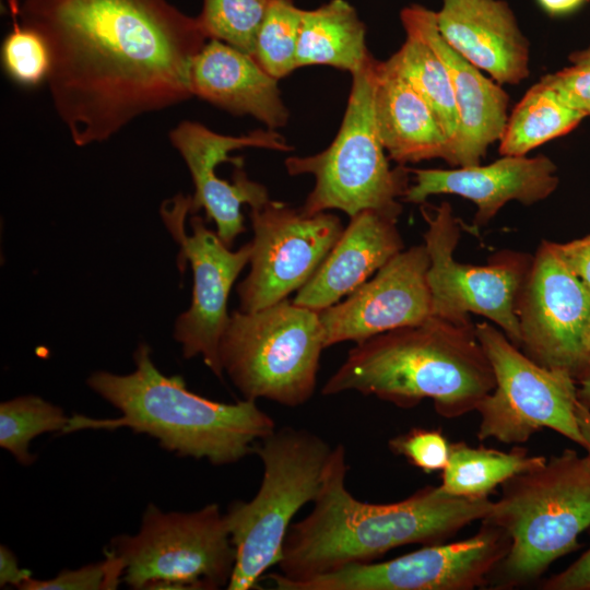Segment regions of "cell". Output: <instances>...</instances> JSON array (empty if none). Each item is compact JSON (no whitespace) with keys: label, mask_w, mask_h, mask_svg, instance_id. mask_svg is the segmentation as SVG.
I'll list each match as a JSON object with an SVG mask.
<instances>
[{"label":"cell","mask_w":590,"mask_h":590,"mask_svg":"<svg viewBox=\"0 0 590 590\" xmlns=\"http://www.w3.org/2000/svg\"><path fill=\"white\" fill-rule=\"evenodd\" d=\"M545 460L546 457L530 455L521 447L502 451L458 441L450 444V456L441 471L440 486L457 496L487 497L497 485L542 464Z\"/></svg>","instance_id":"d4e9b609"},{"label":"cell","mask_w":590,"mask_h":590,"mask_svg":"<svg viewBox=\"0 0 590 590\" xmlns=\"http://www.w3.org/2000/svg\"><path fill=\"white\" fill-rule=\"evenodd\" d=\"M323 349L319 311L286 298L255 311H233L219 355L244 399L294 408L312 397Z\"/></svg>","instance_id":"52a82bcc"},{"label":"cell","mask_w":590,"mask_h":590,"mask_svg":"<svg viewBox=\"0 0 590 590\" xmlns=\"http://www.w3.org/2000/svg\"><path fill=\"white\" fill-rule=\"evenodd\" d=\"M578 401L590 410V362L576 378Z\"/></svg>","instance_id":"f35d334b"},{"label":"cell","mask_w":590,"mask_h":590,"mask_svg":"<svg viewBox=\"0 0 590 590\" xmlns=\"http://www.w3.org/2000/svg\"><path fill=\"white\" fill-rule=\"evenodd\" d=\"M500 486L482 521L502 528L510 547L487 586L514 589L536 581L579 548L580 534L590 529V456L564 449Z\"/></svg>","instance_id":"5b68a950"},{"label":"cell","mask_w":590,"mask_h":590,"mask_svg":"<svg viewBox=\"0 0 590 590\" xmlns=\"http://www.w3.org/2000/svg\"><path fill=\"white\" fill-rule=\"evenodd\" d=\"M191 175L194 193L190 214L201 209L213 221L223 243L232 247L246 231L241 206L258 209L269 200L267 188L248 178L244 160L229 153L245 148L287 152L293 146L275 130H255L239 137L221 134L196 121H181L169 133Z\"/></svg>","instance_id":"2e32d148"},{"label":"cell","mask_w":590,"mask_h":590,"mask_svg":"<svg viewBox=\"0 0 590 590\" xmlns=\"http://www.w3.org/2000/svg\"><path fill=\"white\" fill-rule=\"evenodd\" d=\"M109 551L122 562V580L135 590L226 588L236 562L217 504L192 512L149 505L139 532L115 536Z\"/></svg>","instance_id":"9c48e42d"},{"label":"cell","mask_w":590,"mask_h":590,"mask_svg":"<svg viewBox=\"0 0 590 590\" xmlns=\"http://www.w3.org/2000/svg\"><path fill=\"white\" fill-rule=\"evenodd\" d=\"M13 27L1 47L5 73L23 86H35L47 80L51 58L45 38L35 30L17 21V2L9 0Z\"/></svg>","instance_id":"4dcf8cb0"},{"label":"cell","mask_w":590,"mask_h":590,"mask_svg":"<svg viewBox=\"0 0 590 590\" xmlns=\"http://www.w3.org/2000/svg\"><path fill=\"white\" fill-rule=\"evenodd\" d=\"M374 58L366 46V27L346 0H330L303 10L296 67L330 66L354 74Z\"/></svg>","instance_id":"cb8c5ba5"},{"label":"cell","mask_w":590,"mask_h":590,"mask_svg":"<svg viewBox=\"0 0 590 590\" xmlns=\"http://www.w3.org/2000/svg\"><path fill=\"white\" fill-rule=\"evenodd\" d=\"M421 212L427 223L424 245L430 259L427 282L433 316L456 324H470V312L484 316L519 347L516 299L522 284V262L507 259L484 267L460 263L453 257L460 226L450 204L442 202L432 211L422 205Z\"/></svg>","instance_id":"4fadbf2b"},{"label":"cell","mask_w":590,"mask_h":590,"mask_svg":"<svg viewBox=\"0 0 590 590\" xmlns=\"http://www.w3.org/2000/svg\"><path fill=\"white\" fill-rule=\"evenodd\" d=\"M17 13L48 45L50 97L78 146L193 96L191 66L209 38L167 0H24Z\"/></svg>","instance_id":"6da1fadb"},{"label":"cell","mask_w":590,"mask_h":590,"mask_svg":"<svg viewBox=\"0 0 590 590\" xmlns=\"http://www.w3.org/2000/svg\"><path fill=\"white\" fill-rule=\"evenodd\" d=\"M475 334L495 377L494 389L475 410L477 438L523 444L548 428L585 449L576 416V379L565 370L538 364L487 322L477 323Z\"/></svg>","instance_id":"30bf717a"},{"label":"cell","mask_w":590,"mask_h":590,"mask_svg":"<svg viewBox=\"0 0 590 590\" xmlns=\"http://www.w3.org/2000/svg\"><path fill=\"white\" fill-rule=\"evenodd\" d=\"M517 312L524 354L576 379L590 362V294L555 243L540 246Z\"/></svg>","instance_id":"9a60e30c"},{"label":"cell","mask_w":590,"mask_h":590,"mask_svg":"<svg viewBox=\"0 0 590 590\" xmlns=\"http://www.w3.org/2000/svg\"><path fill=\"white\" fill-rule=\"evenodd\" d=\"M400 19L406 35L405 42L387 62L404 76L430 106L450 142L452 156L459 116L449 73L414 23L401 15Z\"/></svg>","instance_id":"484cf974"},{"label":"cell","mask_w":590,"mask_h":590,"mask_svg":"<svg viewBox=\"0 0 590 590\" xmlns=\"http://www.w3.org/2000/svg\"><path fill=\"white\" fill-rule=\"evenodd\" d=\"M249 216L253 231L250 271L237 286L241 311L266 308L298 291L344 229L334 214L306 215L273 200L250 209Z\"/></svg>","instance_id":"5bb4252c"},{"label":"cell","mask_w":590,"mask_h":590,"mask_svg":"<svg viewBox=\"0 0 590 590\" xmlns=\"http://www.w3.org/2000/svg\"><path fill=\"white\" fill-rule=\"evenodd\" d=\"M567 107L590 116V62L573 64L541 80Z\"/></svg>","instance_id":"836d02e7"},{"label":"cell","mask_w":590,"mask_h":590,"mask_svg":"<svg viewBox=\"0 0 590 590\" xmlns=\"http://www.w3.org/2000/svg\"><path fill=\"white\" fill-rule=\"evenodd\" d=\"M410 170L415 184L406 189L405 201L423 203L440 193L463 197L477 206L476 226L486 224L508 201L532 204L548 197L558 185L556 166L544 155H504L486 166Z\"/></svg>","instance_id":"ac0fdd59"},{"label":"cell","mask_w":590,"mask_h":590,"mask_svg":"<svg viewBox=\"0 0 590 590\" xmlns=\"http://www.w3.org/2000/svg\"><path fill=\"white\" fill-rule=\"evenodd\" d=\"M302 15L293 0H273L259 27L252 57L276 80L297 69Z\"/></svg>","instance_id":"f1b7e54d"},{"label":"cell","mask_w":590,"mask_h":590,"mask_svg":"<svg viewBox=\"0 0 590 590\" xmlns=\"http://www.w3.org/2000/svg\"><path fill=\"white\" fill-rule=\"evenodd\" d=\"M425 245L401 250L346 299L319 311L324 345L363 342L433 316Z\"/></svg>","instance_id":"e0dca14e"},{"label":"cell","mask_w":590,"mask_h":590,"mask_svg":"<svg viewBox=\"0 0 590 590\" xmlns=\"http://www.w3.org/2000/svg\"><path fill=\"white\" fill-rule=\"evenodd\" d=\"M61 408L37 396H22L0 404V447L21 464H32L31 441L40 434L61 430L68 425Z\"/></svg>","instance_id":"83f0119b"},{"label":"cell","mask_w":590,"mask_h":590,"mask_svg":"<svg viewBox=\"0 0 590 590\" xmlns=\"http://www.w3.org/2000/svg\"><path fill=\"white\" fill-rule=\"evenodd\" d=\"M190 208L191 196L180 193L161 206L165 226L179 246L178 267L185 269L188 261L193 273L191 305L177 318L174 338L181 344L185 358L201 356L212 373L222 378L219 346L229 318L227 298L249 262L251 241L232 251L196 214L190 217L191 233H188L185 222Z\"/></svg>","instance_id":"7c38bea8"},{"label":"cell","mask_w":590,"mask_h":590,"mask_svg":"<svg viewBox=\"0 0 590 590\" xmlns=\"http://www.w3.org/2000/svg\"><path fill=\"white\" fill-rule=\"evenodd\" d=\"M375 120L381 143L399 165L442 158L451 145L436 115L416 88L387 61H376Z\"/></svg>","instance_id":"603a6c76"},{"label":"cell","mask_w":590,"mask_h":590,"mask_svg":"<svg viewBox=\"0 0 590 590\" xmlns=\"http://www.w3.org/2000/svg\"><path fill=\"white\" fill-rule=\"evenodd\" d=\"M32 577V571L20 568L13 552L4 545L0 546V586L9 585L20 588L24 581Z\"/></svg>","instance_id":"8d00e7d4"},{"label":"cell","mask_w":590,"mask_h":590,"mask_svg":"<svg viewBox=\"0 0 590 590\" xmlns=\"http://www.w3.org/2000/svg\"><path fill=\"white\" fill-rule=\"evenodd\" d=\"M438 31L457 52L498 84L529 75V43L503 0H441Z\"/></svg>","instance_id":"ffe728a7"},{"label":"cell","mask_w":590,"mask_h":590,"mask_svg":"<svg viewBox=\"0 0 590 590\" xmlns=\"http://www.w3.org/2000/svg\"><path fill=\"white\" fill-rule=\"evenodd\" d=\"M544 590H590V547L542 583Z\"/></svg>","instance_id":"e575fe53"},{"label":"cell","mask_w":590,"mask_h":590,"mask_svg":"<svg viewBox=\"0 0 590 590\" xmlns=\"http://www.w3.org/2000/svg\"><path fill=\"white\" fill-rule=\"evenodd\" d=\"M494 387L475 327L432 316L356 343L321 392L356 391L402 409L430 399L451 420L475 411Z\"/></svg>","instance_id":"3957f363"},{"label":"cell","mask_w":590,"mask_h":590,"mask_svg":"<svg viewBox=\"0 0 590 590\" xmlns=\"http://www.w3.org/2000/svg\"><path fill=\"white\" fill-rule=\"evenodd\" d=\"M583 118L539 82L528 90L508 117L499 140V152L503 156H524L545 142L570 132Z\"/></svg>","instance_id":"4316f807"},{"label":"cell","mask_w":590,"mask_h":590,"mask_svg":"<svg viewBox=\"0 0 590 590\" xmlns=\"http://www.w3.org/2000/svg\"><path fill=\"white\" fill-rule=\"evenodd\" d=\"M346 228L293 302L323 310L347 296L403 250L398 217L364 210L350 217Z\"/></svg>","instance_id":"44dd1931"},{"label":"cell","mask_w":590,"mask_h":590,"mask_svg":"<svg viewBox=\"0 0 590 590\" xmlns=\"http://www.w3.org/2000/svg\"><path fill=\"white\" fill-rule=\"evenodd\" d=\"M345 447H333L312 510L292 523L278 564L267 580L302 581L350 565L375 562L392 548L446 542L474 521H482L493 500L447 493L425 486L389 504L355 498L345 481Z\"/></svg>","instance_id":"7a4b0ae2"},{"label":"cell","mask_w":590,"mask_h":590,"mask_svg":"<svg viewBox=\"0 0 590 590\" xmlns=\"http://www.w3.org/2000/svg\"><path fill=\"white\" fill-rule=\"evenodd\" d=\"M445 64L459 116L450 165H479L487 148L500 140L508 120L509 97L493 79L457 52L440 35L435 11L421 4L402 9Z\"/></svg>","instance_id":"d6986e66"},{"label":"cell","mask_w":590,"mask_h":590,"mask_svg":"<svg viewBox=\"0 0 590 590\" xmlns=\"http://www.w3.org/2000/svg\"><path fill=\"white\" fill-rule=\"evenodd\" d=\"M569 61L573 64L590 62V46L588 48H586V49L573 52L569 56Z\"/></svg>","instance_id":"60d3db41"},{"label":"cell","mask_w":590,"mask_h":590,"mask_svg":"<svg viewBox=\"0 0 590 590\" xmlns=\"http://www.w3.org/2000/svg\"><path fill=\"white\" fill-rule=\"evenodd\" d=\"M190 87L193 96L234 115H250L271 130L287 123L278 80L251 55L219 39H209L196 56Z\"/></svg>","instance_id":"7402d4cb"},{"label":"cell","mask_w":590,"mask_h":590,"mask_svg":"<svg viewBox=\"0 0 590 590\" xmlns=\"http://www.w3.org/2000/svg\"><path fill=\"white\" fill-rule=\"evenodd\" d=\"M539 7L551 16H565L575 13L590 0H535Z\"/></svg>","instance_id":"74e56055"},{"label":"cell","mask_w":590,"mask_h":590,"mask_svg":"<svg viewBox=\"0 0 590 590\" xmlns=\"http://www.w3.org/2000/svg\"><path fill=\"white\" fill-rule=\"evenodd\" d=\"M352 74L353 83L340 129L331 144L309 156H290L292 176L310 174L315 187L299 208L306 215L337 209L350 217L375 210L399 217L408 186L403 165L391 168L379 138L374 110L375 64Z\"/></svg>","instance_id":"ba28073f"},{"label":"cell","mask_w":590,"mask_h":590,"mask_svg":"<svg viewBox=\"0 0 590 590\" xmlns=\"http://www.w3.org/2000/svg\"><path fill=\"white\" fill-rule=\"evenodd\" d=\"M333 452L322 437L292 426L275 428L255 453L263 476L249 502L236 500L224 514L236 562L228 590L258 588L264 573L279 564L292 519L317 497Z\"/></svg>","instance_id":"8992f818"},{"label":"cell","mask_w":590,"mask_h":590,"mask_svg":"<svg viewBox=\"0 0 590 590\" xmlns=\"http://www.w3.org/2000/svg\"><path fill=\"white\" fill-rule=\"evenodd\" d=\"M273 0H203L197 16L209 39L253 56L259 27Z\"/></svg>","instance_id":"f546056e"},{"label":"cell","mask_w":590,"mask_h":590,"mask_svg":"<svg viewBox=\"0 0 590 590\" xmlns=\"http://www.w3.org/2000/svg\"><path fill=\"white\" fill-rule=\"evenodd\" d=\"M123 575L122 562L110 551L106 559L78 569H63L56 577L38 580L33 577L22 583V590H108L116 589Z\"/></svg>","instance_id":"1f68e13d"},{"label":"cell","mask_w":590,"mask_h":590,"mask_svg":"<svg viewBox=\"0 0 590 590\" xmlns=\"http://www.w3.org/2000/svg\"><path fill=\"white\" fill-rule=\"evenodd\" d=\"M389 449L425 473L442 471L450 456V442L440 429L415 427L391 438Z\"/></svg>","instance_id":"d6a6232c"},{"label":"cell","mask_w":590,"mask_h":590,"mask_svg":"<svg viewBox=\"0 0 590 590\" xmlns=\"http://www.w3.org/2000/svg\"><path fill=\"white\" fill-rule=\"evenodd\" d=\"M576 416L580 433L585 439V450L590 456V410L578 401Z\"/></svg>","instance_id":"ab89813d"},{"label":"cell","mask_w":590,"mask_h":590,"mask_svg":"<svg viewBox=\"0 0 590 590\" xmlns=\"http://www.w3.org/2000/svg\"><path fill=\"white\" fill-rule=\"evenodd\" d=\"M133 361L135 369L130 374L99 370L87 379L88 387L121 416L94 420L74 415L63 433L128 427L154 437L161 447L178 456L225 465L253 455L257 444L276 428L256 401H214L190 391L181 376L164 375L145 343L137 347Z\"/></svg>","instance_id":"277c9868"},{"label":"cell","mask_w":590,"mask_h":590,"mask_svg":"<svg viewBox=\"0 0 590 590\" xmlns=\"http://www.w3.org/2000/svg\"><path fill=\"white\" fill-rule=\"evenodd\" d=\"M555 246L564 263L590 294V235Z\"/></svg>","instance_id":"d590c367"},{"label":"cell","mask_w":590,"mask_h":590,"mask_svg":"<svg viewBox=\"0 0 590 590\" xmlns=\"http://www.w3.org/2000/svg\"><path fill=\"white\" fill-rule=\"evenodd\" d=\"M464 540L436 543L385 562L355 564L302 581L270 580L276 590H472L487 586L510 539L481 521Z\"/></svg>","instance_id":"8fae6325"}]
</instances>
